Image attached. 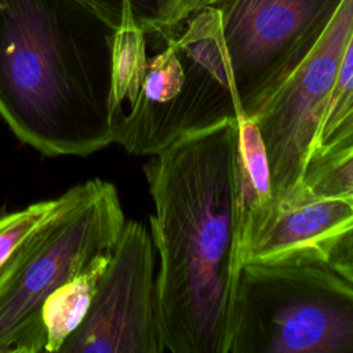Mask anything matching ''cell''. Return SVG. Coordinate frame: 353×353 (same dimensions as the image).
I'll use <instances>...</instances> for the list:
<instances>
[{
    "label": "cell",
    "instance_id": "14",
    "mask_svg": "<svg viewBox=\"0 0 353 353\" xmlns=\"http://www.w3.org/2000/svg\"><path fill=\"white\" fill-rule=\"evenodd\" d=\"M302 185L313 196H353V139L335 150L312 156Z\"/></svg>",
    "mask_w": 353,
    "mask_h": 353
},
{
    "label": "cell",
    "instance_id": "10",
    "mask_svg": "<svg viewBox=\"0 0 353 353\" xmlns=\"http://www.w3.org/2000/svg\"><path fill=\"white\" fill-rule=\"evenodd\" d=\"M237 117V175L241 212V245L248 232L274 204L266 148L255 121Z\"/></svg>",
    "mask_w": 353,
    "mask_h": 353
},
{
    "label": "cell",
    "instance_id": "5",
    "mask_svg": "<svg viewBox=\"0 0 353 353\" xmlns=\"http://www.w3.org/2000/svg\"><path fill=\"white\" fill-rule=\"evenodd\" d=\"M352 30L353 0H341L313 44L245 112L266 148L274 201L302 188Z\"/></svg>",
    "mask_w": 353,
    "mask_h": 353
},
{
    "label": "cell",
    "instance_id": "17",
    "mask_svg": "<svg viewBox=\"0 0 353 353\" xmlns=\"http://www.w3.org/2000/svg\"><path fill=\"white\" fill-rule=\"evenodd\" d=\"M314 251L336 273L353 284V222L338 233L325 237Z\"/></svg>",
    "mask_w": 353,
    "mask_h": 353
},
{
    "label": "cell",
    "instance_id": "16",
    "mask_svg": "<svg viewBox=\"0 0 353 353\" xmlns=\"http://www.w3.org/2000/svg\"><path fill=\"white\" fill-rule=\"evenodd\" d=\"M352 103H353V30L350 33L349 41L346 44V48L342 57L336 83L332 90L313 153L320 146V143L327 138V135L332 131V128L338 124V121L342 119V116L346 113V110L350 108Z\"/></svg>",
    "mask_w": 353,
    "mask_h": 353
},
{
    "label": "cell",
    "instance_id": "9",
    "mask_svg": "<svg viewBox=\"0 0 353 353\" xmlns=\"http://www.w3.org/2000/svg\"><path fill=\"white\" fill-rule=\"evenodd\" d=\"M353 222V196L321 197L302 188L274 201L248 232L241 245L243 263L313 248Z\"/></svg>",
    "mask_w": 353,
    "mask_h": 353
},
{
    "label": "cell",
    "instance_id": "8",
    "mask_svg": "<svg viewBox=\"0 0 353 353\" xmlns=\"http://www.w3.org/2000/svg\"><path fill=\"white\" fill-rule=\"evenodd\" d=\"M240 113L233 94L197 63L190 73L168 41L148 59L139 95L128 110L116 113L112 137L132 154L152 156L186 131Z\"/></svg>",
    "mask_w": 353,
    "mask_h": 353
},
{
    "label": "cell",
    "instance_id": "11",
    "mask_svg": "<svg viewBox=\"0 0 353 353\" xmlns=\"http://www.w3.org/2000/svg\"><path fill=\"white\" fill-rule=\"evenodd\" d=\"M110 252L98 256L85 270L57 288L43 305L46 328L44 352L59 353L65 341L83 323Z\"/></svg>",
    "mask_w": 353,
    "mask_h": 353
},
{
    "label": "cell",
    "instance_id": "19",
    "mask_svg": "<svg viewBox=\"0 0 353 353\" xmlns=\"http://www.w3.org/2000/svg\"><path fill=\"white\" fill-rule=\"evenodd\" d=\"M88 6H91L97 12H99L108 22H110L114 28L120 22L121 17V3L123 0H84ZM134 14L141 23L142 29L148 26L150 19L161 10L165 0H131Z\"/></svg>",
    "mask_w": 353,
    "mask_h": 353
},
{
    "label": "cell",
    "instance_id": "7",
    "mask_svg": "<svg viewBox=\"0 0 353 353\" xmlns=\"http://www.w3.org/2000/svg\"><path fill=\"white\" fill-rule=\"evenodd\" d=\"M341 0H216L245 113L313 44Z\"/></svg>",
    "mask_w": 353,
    "mask_h": 353
},
{
    "label": "cell",
    "instance_id": "18",
    "mask_svg": "<svg viewBox=\"0 0 353 353\" xmlns=\"http://www.w3.org/2000/svg\"><path fill=\"white\" fill-rule=\"evenodd\" d=\"M208 0H165L161 10L150 19L145 33L157 34L167 41L176 36L178 28L196 10L204 7Z\"/></svg>",
    "mask_w": 353,
    "mask_h": 353
},
{
    "label": "cell",
    "instance_id": "21",
    "mask_svg": "<svg viewBox=\"0 0 353 353\" xmlns=\"http://www.w3.org/2000/svg\"><path fill=\"white\" fill-rule=\"evenodd\" d=\"M214 1H216V0H208V1H207V4H212ZM207 4H205V6H207Z\"/></svg>",
    "mask_w": 353,
    "mask_h": 353
},
{
    "label": "cell",
    "instance_id": "3",
    "mask_svg": "<svg viewBox=\"0 0 353 353\" xmlns=\"http://www.w3.org/2000/svg\"><path fill=\"white\" fill-rule=\"evenodd\" d=\"M229 353H353V284L313 248L243 263Z\"/></svg>",
    "mask_w": 353,
    "mask_h": 353
},
{
    "label": "cell",
    "instance_id": "6",
    "mask_svg": "<svg viewBox=\"0 0 353 353\" xmlns=\"http://www.w3.org/2000/svg\"><path fill=\"white\" fill-rule=\"evenodd\" d=\"M154 244L125 221L98 281L91 306L59 353H163L157 321Z\"/></svg>",
    "mask_w": 353,
    "mask_h": 353
},
{
    "label": "cell",
    "instance_id": "1",
    "mask_svg": "<svg viewBox=\"0 0 353 353\" xmlns=\"http://www.w3.org/2000/svg\"><path fill=\"white\" fill-rule=\"evenodd\" d=\"M160 259L156 310L172 353H229L241 259L237 117L183 132L143 165Z\"/></svg>",
    "mask_w": 353,
    "mask_h": 353
},
{
    "label": "cell",
    "instance_id": "20",
    "mask_svg": "<svg viewBox=\"0 0 353 353\" xmlns=\"http://www.w3.org/2000/svg\"><path fill=\"white\" fill-rule=\"evenodd\" d=\"M353 139V103L338 121V124L332 128V131L327 135V138L320 143V146L314 150L312 156L324 154L331 150H335ZM310 156V157H312Z\"/></svg>",
    "mask_w": 353,
    "mask_h": 353
},
{
    "label": "cell",
    "instance_id": "2",
    "mask_svg": "<svg viewBox=\"0 0 353 353\" xmlns=\"http://www.w3.org/2000/svg\"><path fill=\"white\" fill-rule=\"evenodd\" d=\"M114 26L84 0H0V116L46 156L113 142Z\"/></svg>",
    "mask_w": 353,
    "mask_h": 353
},
{
    "label": "cell",
    "instance_id": "4",
    "mask_svg": "<svg viewBox=\"0 0 353 353\" xmlns=\"http://www.w3.org/2000/svg\"><path fill=\"white\" fill-rule=\"evenodd\" d=\"M125 218L113 183L70 188L0 281V353L46 347L43 305L62 284L113 250Z\"/></svg>",
    "mask_w": 353,
    "mask_h": 353
},
{
    "label": "cell",
    "instance_id": "12",
    "mask_svg": "<svg viewBox=\"0 0 353 353\" xmlns=\"http://www.w3.org/2000/svg\"><path fill=\"white\" fill-rule=\"evenodd\" d=\"M185 22V30L170 41L183 57L211 73L236 99L221 10L214 4H207L196 10Z\"/></svg>",
    "mask_w": 353,
    "mask_h": 353
},
{
    "label": "cell",
    "instance_id": "15",
    "mask_svg": "<svg viewBox=\"0 0 353 353\" xmlns=\"http://www.w3.org/2000/svg\"><path fill=\"white\" fill-rule=\"evenodd\" d=\"M57 204L58 197L39 201L23 210L0 216V281Z\"/></svg>",
    "mask_w": 353,
    "mask_h": 353
},
{
    "label": "cell",
    "instance_id": "13",
    "mask_svg": "<svg viewBox=\"0 0 353 353\" xmlns=\"http://www.w3.org/2000/svg\"><path fill=\"white\" fill-rule=\"evenodd\" d=\"M148 59L146 33L134 14L132 1L123 0L120 22L112 41V95L116 113L124 108V102L131 106L137 101Z\"/></svg>",
    "mask_w": 353,
    "mask_h": 353
}]
</instances>
